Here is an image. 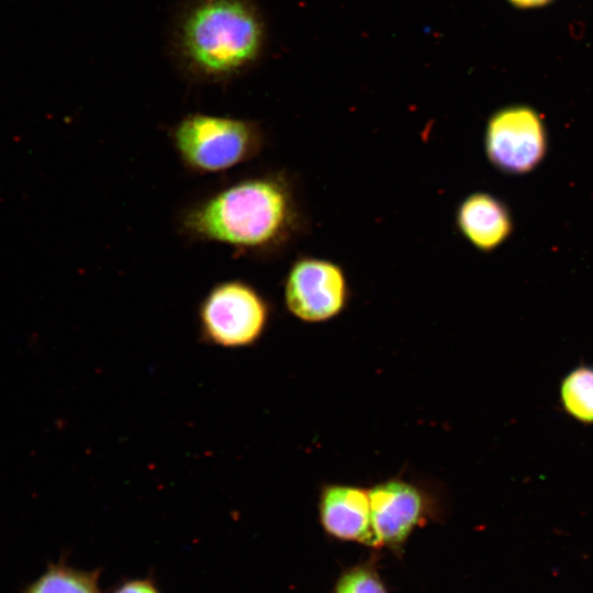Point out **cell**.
<instances>
[{
    "label": "cell",
    "instance_id": "3957f363",
    "mask_svg": "<svg viewBox=\"0 0 593 593\" xmlns=\"http://www.w3.org/2000/svg\"><path fill=\"white\" fill-rule=\"evenodd\" d=\"M182 167L195 175L225 172L259 156L267 135L259 122L231 115L192 112L168 131Z\"/></svg>",
    "mask_w": 593,
    "mask_h": 593
},
{
    "label": "cell",
    "instance_id": "ba28073f",
    "mask_svg": "<svg viewBox=\"0 0 593 593\" xmlns=\"http://www.w3.org/2000/svg\"><path fill=\"white\" fill-rule=\"evenodd\" d=\"M318 511L321 523L329 535L374 547L369 489L325 484L321 489Z\"/></svg>",
    "mask_w": 593,
    "mask_h": 593
},
{
    "label": "cell",
    "instance_id": "52a82bcc",
    "mask_svg": "<svg viewBox=\"0 0 593 593\" xmlns=\"http://www.w3.org/2000/svg\"><path fill=\"white\" fill-rule=\"evenodd\" d=\"M374 546H396L428 514L432 500L421 485L391 478L369 488Z\"/></svg>",
    "mask_w": 593,
    "mask_h": 593
},
{
    "label": "cell",
    "instance_id": "4fadbf2b",
    "mask_svg": "<svg viewBox=\"0 0 593 593\" xmlns=\"http://www.w3.org/2000/svg\"><path fill=\"white\" fill-rule=\"evenodd\" d=\"M114 593H159L148 580H132L123 583Z\"/></svg>",
    "mask_w": 593,
    "mask_h": 593
},
{
    "label": "cell",
    "instance_id": "30bf717a",
    "mask_svg": "<svg viewBox=\"0 0 593 593\" xmlns=\"http://www.w3.org/2000/svg\"><path fill=\"white\" fill-rule=\"evenodd\" d=\"M21 593H101L98 571L51 563L46 571Z\"/></svg>",
    "mask_w": 593,
    "mask_h": 593
},
{
    "label": "cell",
    "instance_id": "6da1fadb",
    "mask_svg": "<svg viewBox=\"0 0 593 593\" xmlns=\"http://www.w3.org/2000/svg\"><path fill=\"white\" fill-rule=\"evenodd\" d=\"M176 226L189 243L217 244L239 256L271 260L309 234L311 220L294 175L268 169L228 180L189 202Z\"/></svg>",
    "mask_w": 593,
    "mask_h": 593
},
{
    "label": "cell",
    "instance_id": "7a4b0ae2",
    "mask_svg": "<svg viewBox=\"0 0 593 593\" xmlns=\"http://www.w3.org/2000/svg\"><path fill=\"white\" fill-rule=\"evenodd\" d=\"M266 25L256 0H183L168 32V54L182 77L223 85L261 58Z\"/></svg>",
    "mask_w": 593,
    "mask_h": 593
},
{
    "label": "cell",
    "instance_id": "9c48e42d",
    "mask_svg": "<svg viewBox=\"0 0 593 593\" xmlns=\"http://www.w3.org/2000/svg\"><path fill=\"white\" fill-rule=\"evenodd\" d=\"M455 226L471 246L490 253L510 237L513 221L502 200L489 192L477 191L466 195L457 205Z\"/></svg>",
    "mask_w": 593,
    "mask_h": 593
},
{
    "label": "cell",
    "instance_id": "8fae6325",
    "mask_svg": "<svg viewBox=\"0 0 593 593\" xmlns=\"http://www.w3.org/2000/svg\"><path fill=\"white\" fill-rule=\"evenodd\" d=\"M560 400L573 418L593 423V367L581 366L570 371L561 382Z\"/></svg>",
    "mask_w": 593,
    "mask_h": 593
},
{
    "label": "cell",
    "instance_id": "7c38bea8",
    "mask_svg": "<svg viewBox=\"0 0 593 593\" xmlns=\"http://www.w3.org/2000/svg\"><path fill=\"white\" fill-rule=\"evenodd\" d=\"M335 593H387L379 579L369 570L357 568L346 572Z\"/></svg>",
    "mask_w": 593,
    "mask_h": 593
},
{
    "label": "cell",
    "instance_id": "5b68a950",
    "mask_svg": "<svg viewBox=\"0 0 593 593\" xmlns=\"http://www.w3.org/2000/svg\"><path fill=\"white\" fill-rule=\"evenodd\" d=\"M351 298L344 268L327 258L302 255L283 279V301L289 313L305 323H323L340 315Z\"/></svg>",
    "mask_w": 593,
    "mask_h": 593
},
{
    "label": "cell",
    "instance_id": "8992f818",
    "mask_svg": "<svg viewBox=\"0 0 593 593\" xmlns=\"http://www.w3.org/2000/svg\"><path fill=\"white\" fill-rule=\"evenodd\" d=\"M484 152L490 164L508 175L536 168L547 150L541 116L526 105H511L490 116L484 132Z\"/></svg>",
    "mask_w": 593,
    "mask_h": 593
},
{
    "label": "cell",
    "instance_id": "5bb4252c",
    "mask_svg": "<svg viewBox=\"0 0 593 593\" xmlns=\"http://www.w3.org/2000/svg\"><path fill=\"white\" fill-rule=\"evenodd\" d=\"M519 8H534L548 3L550 0H508Z\"/></svg>",
    "mask_w": 593,
    "mask_h": 593
},
{
    "label": "cell",
    "instance_id": "277c9868",
    "mask_svg": "<svg viewBox=\"0 0 593 593\" xmlns=\"http://www.w3.org/2000/svg\"><path fill=\"white\" fill-rule=\"evenodd\" d=\"M271 305L251 283L230 279L213 284L198 306L202 339L223 348H244L256 344L266 333Z\"/></svg>",
    "mask_w": 593,
    "mask_h": 593
}]
</instances>
